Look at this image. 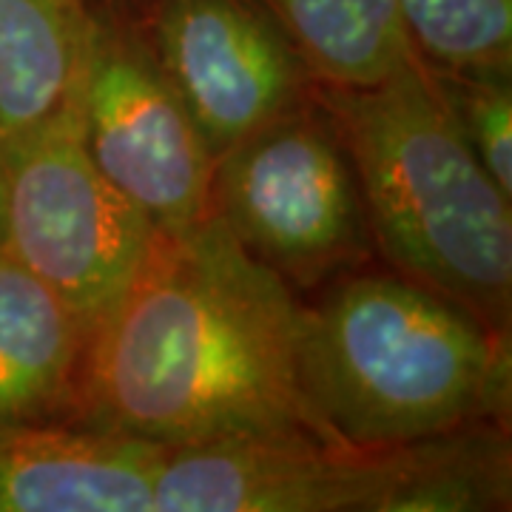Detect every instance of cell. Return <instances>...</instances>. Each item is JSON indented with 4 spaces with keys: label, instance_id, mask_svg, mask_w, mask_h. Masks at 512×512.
<instances>
[{
    "label": "cell",
    "instance_id": "obj_2",
    "mask_svg": "<svg viewBox=\"0 0 512 512\" xmlns=\"http://www.w3.org/2000/svg\"><path fill=\"white\" fill-rule=\"evenodd\" d=\"M348 151L367 231L430 291L510 336L512 197L481 165L419 55L373 86H316Z\"/></svg>",
    "mask_w": 512,
    "mask_h": 512
},
{
    "label": "cell",
    "instance_id": "obj_12",
    "mask_svg": "<svg viewBox=\"0 0 512 512\" xmlns=\"http://www.w3.org/2000/svg\"><path fill=\"white\" fill-rule=\"evenodd\" d=\"M92 0H0V140L72 97Z\"/></svg>",
    "mask_w": 512,
    "mask_h": 512
},
{
    "label": "cell",
    "instance_id": "obj_4",
    "mask_svg": "<svg viewBox=\"0 0 512 512\" xmlns=\"http://www.w3.org/2000/svg\"><path fill=\"white\" fill-rule=\"evenodd\" d=\"M6 248L92 330L146 262L154 222L100 174L72 97L52 117L0 140Z\"/></svg>",
    "mask_w": 512,
    "mask_h": 512
},
{
    "label": "cell",
    "instance_id": "obj_6",
    "mask_svg": "<svg viewBox=\"0 0 512 512\" xmlns=\"http://www.w3.org/2000/svg\"><path fill=\"white\" fill-rule=\"evenodd\" d=\"M72 106L92 163L157 231L208 217L214 154L148 35L114 3H92Z\"/></svg>",
    "mask_w": 512,
    "mask_h": 512
},
{
    "label": "cell",
    "instance_id": "obj_17",
    "mask_svg": "<svg viewBox=\"0 0 512 512\" xmlns=\"http://www.w3.org/2000/svg\"><path fill=\"white\" fill-rule=\"evenodd\" d=\"M100 3H111V0H100Z\"/></svg>",
    "mask_w": 512,
    "mask_h": 512
},
{
    "label": "cell",
    "instance_id": "obj_11",
    "mask_svg": "<svg viewBox=\"0 0 512 512\" xmlns=\"http://www.w3.org/2000/svg\"><path fill=\"white\" fill-rule=\"evenodd\" d=\"M384 512H493L512 504L507 421L484 419L390 447Z\"/></svg>",
    "mask_w": 512,
    "mask_h": 512
},
{
    "label": "cell",
    "instance_id": "obj_8",
    "mask_svg": "<svg viewBox=\"0 0 512 512\" xmlns=\"http://www.w3.org/2000/svg\"><path fill=\"white\" fill-rule=\"evenodd\" d=\"M390 447L245 433L168 447L151 512H384Z\"/></svg>",
    "mask_w": 512,
    "mask_h": 512
},
{
    "label": "cell",
    "instance_id": "obj_7",
    "mask_svg": "<svg viewBox=\"0 0 512 512\" xmlns=\"http://www.w3.org/2000/svg\"><path fill=\"white\" fill-rule=\"evenodd\" d=\"M146 35L214 160L313 89L291 35L262 0H157Z\"/></svg>",
    "mask_w": 512,
    "mask_h": 512
},
{
    "label": "cell",
    "instance_id": "obj_13",
    "mask_svg": "<svg viewBox=\"0 0 512 512\" xmlns=\"http://www.w3.org/2000/svg\"><path fill=\"white\" fill-rule=\"evenodd\" d=\"M262 3L291 35L316 86H373L416 55L404 29L402 0Z\"/></svg>",
    "mask_w": 512,
    "mask_h": 512
},
{
    "label": "cell",
    "instance_id": "obj_1",
    "mask_svg": "<svg viewBox=\"0 0 512 512\" xmlns=\"http://www.w3.org/2000/svg\"><path fill=\"white\" fill-rule=\"evenodd\" d=\"M305 313L291 282L214 214L157 231L89 336L77 413L89 427L163 447L245 433L330 439L302 382Z\"/></svg>",
    "mask_w": 512,
    "mask_h": 512
},
{
    "label": "cell",
    "instance_id": "obj_10",
    "mask_svg": "<svg viewBox=\"0 0 512 512\" xmlns=\"http://www.w3.org/2000/svg\"><path fill=\"white\" fill-rule=\"evenodd\" d=\"M86 345L83 322L0 245V430L77 410Z\"/></svg>",
    "mask_w": 512,
    "mask_h": 512
},
{
    "label": "cell",
    "instance_id": "obj_15",
    "mask_svg": "<svg viewBox=\"0 0 512 512\" xmlns=\"http://www.w3.org/2000/svg\"><path fill=\"white\" fill-rule=\"evenodd\" d=\"M461 134L481 165L512 197V86L510 74L430 69Z\"/></svg>",
    "mask_w": 512,
    "mask_h": 512
},
{
    "label": "cell",
    "instance_id": "obj_9",
    "mask_svg": "<svg viewBox=\"0 0 512 512\" xmlns=\"http://www.w3.org/2000/svg\"><path fill=\"white\" fill-rule=\"evenodd\" d=\"M163 444L100 427L0 430V512H151Z\"/></svg>",
    "mask_w": 512,
    "mask_h": 512
},
{
    "label": "cell",
    "instance_id": "obj_5",
    "mask_svg": "<svg viewBox=\"0 0 512 512\" xmlns=\"http://www.w3.org/2000/svg\"><path fill=\"white\" fill-rule=\"evenodd\" d=\"M208 214L254 259L296 285H316L365 251L359 183L316 100H302L222 151Z\"/></svg>",
    "mask_w": 512,
    "mask_h": 512
},
{
    "label": "cell",
    "instance_id": "obj_16",
    "mask_svg": "<svg viewBox=\"0 0 512 512\" xmlns=\"http://www.w3.org/2000/svg\"><path fill=\"white\" fill-rule=\"evenodd\" d=\"M0 245H6V185H3V163H0Z\"/></svg>",
    "mask_w": 512,
    "mask_h": 512
},
{
    "label": "cell",
    "instance_id": "obj_14",
    "mask_svg": "<svg viewBox=\"0 0 512 512\" xmlns=\"http://www.w3.org/2000/svg\"><path fill=\"white\" fill-rule=\"evenodd\" d=\"M402 18L430 69L512 74V0H402Z\"/></svg>",
    "mask_w": 512,
    "mask_h": 512
},
{
    "label": "cell",
    "instance_id": "obj_3",
    "mask_svg": "<svg viewBox=\"0 0 512 512\" xmlns=\"http://www.w3.org/2000/svg\"><path fill=\"white\" fill-rule=\"evenodd\" d=\"M510 336L399 276H356L305 313L302 382L330 439L384 450L510 419Z\"/></svg>",
    "mask_w": 512,
    "mask_h": 512
}]
</instances>
